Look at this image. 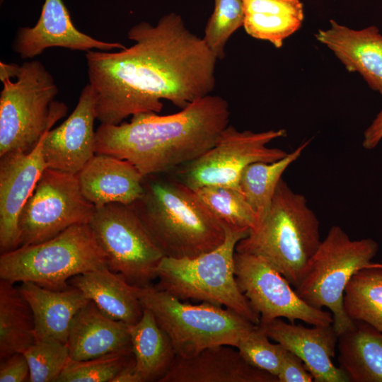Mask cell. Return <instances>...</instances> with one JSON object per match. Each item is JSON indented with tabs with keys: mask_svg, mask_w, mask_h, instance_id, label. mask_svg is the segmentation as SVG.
<instances>
[{
	"mask_svg": "<svg viewBox=\"0 0 382 382\" xmlns=\"http://www.w3.org/2000/svg\"><path fill=\"white\" fill-rule=\"evenodd\" d=\"M127 37L134 42L129 47L86 54L100 123L118 125L137 113H158L161 100L183 109L214 90L218 59L180 15L167 14L156 25L137 23Z\"/></svg>",
	"mask_w": 382,
	"mask_h": 382,
	"instance_id": "1",
	"label": "cell"
},
{
	"mask_svg": "<svg viewBox=\"0 0 382 382\" xmlns=\"http://www.w3.org/2000/svg\"><path fill=\"white\" fill-rule=\"evenodd\" d=\"M229 116L226 100L210 94L174 114L137 113L129 122L100 123L95 152L126 160L144 177L167 173L212 147Z\"/></svg>",
	"mask_w": 382,
	"mask_h": 382,
	"instance_id": "2",
	"label": "cell"
},
{
	"mask_svg": "<svg viewBox=\"0 0 382 382\" xmlns=\"http://www.w3.org/2000/svg\"><path fill=\"white\" fill-rule=\"evenodd\" d=\"M129 205L164 257H195L225 239L221 224L195 190L180 181L145 176L143 194Z\"/></svg>",
	"mask_w": 382,
	"mask_h": 382,
	"instance_id": "3",
	"label": "cell"
},
{
	"mask_svg": "<svg viewBox=\"0 0 382 382\" xmlns=\"http://www.w3.org/2000/svg\"><path fill=\"white\" fill-rule=\"evenodd\" d=\"M320 243V223L306 198L282 178L266 215L236 252L263 259L295 288Z\"/></svg>",
	"mask_w": 382,
	"mask_h": 382,
	"instance_id": "4",
	"label": "cell"
},
{
	"mask_svg": "<svg viewBox=\"0 0 382 382\" xmlns=\"http://www.w3.org/2000/svg\"><path fill=\"white\" fill-rule=\"evenodd\" d=\"M0 156L13 151L29 152L67 106L54 100L58 88L39 61L17 64L0 62Z\"/></svg>",
	"mask_w": 382,
	"mask_h": 382,
	"instance_id": "5",
	"label": "cell"
},
{
	"mask_svg": "<svg viewBox=\"0 0 382 382\" xmlns=\"http://www.w3.org/2000/svg\"><path fill=\"white\" fill-rule=\"evenodd\" d=\"M225 239L217 248L192 258L163 257L157 269L155 286L180 301L195 299L224 306L255 325L260 316L241 291L234 273L238 243L249 230L224 227Z\"/></svg>",
	"mask_w": 382,
	"mask_h": 382,
	"instance_id": "6",
	"label": "cell"
},
{
	"mask_svg": "<svg viewBox=\"0 0 382 382\" xmlns=\"http://www.w3.org/2000/svg\"><path fill=\"white\" fill-rule=\"evenodd\" d=\"M104 267L107 257L90 225L81 224L46 241L1 254L0 279L63 290L71 277Z\"/></svg>",
	"mask_w": 382,
	"mask_h": 382,
	"instance_id": "7",
	"label": "cell"
},
{
	"mask_svg": "<svg viewBox=\"0 0 382 382\" xmlns=\"http://www.w3.org/2000/svg\"><path fill=\"white\" fill-rule=\"evenodd\" d=\"M137 292L142 307L154 313L180 357H191L216 345L236 347L256 325L226 308L207 302L187 303L152 285L137 286Z\"/></svg>",
	"mask_w": 382,
	"mask_h": 382,
	"instance_id": "8",
	"label": "cell"
},
{
	"mask_svg": "<svg viewBox=\"0 0 382 382\" xmlns=\"http://www.w3.org/2000/svg\"><path fill=\"white\" fill-rule=\"evenodd\" d=\"M378 250L372 238L352 240L339 226H332L308 262L296 293L311 306L328 308L338 335L354 324L343 307L345 288L352 277L369 265Z\"/></svg>",
	"mask_w": 382,
	"mask_h": 382,
	"instance_id": "9",
	"label": "cell"
},
{
	"mask_svg": "<svg viewBox=\"0 0 382 382\" xmlns=\"http://www.w3.org/2000/svg\"><path fill=\"white\" fill-rule=\"evenodd\" d=\"M108 259V267L137 287L151 285L163 253L131 205L95 208L88 224Z\"/></svg>",
	"mask_w": 382,
	"mask_h": 382,
	"instance_id": "10",
	"label": "cell"
},
{
	"mask_svg": "<svg viewBox=\"0 0 382 382\" xmlns=\"http://www.w3.org/2000/svg\"><path fill=\"white\" fill-rule=\"evenodd\" d=\"M286 135L284 129L241 132L228 125L212 147L180 167V181L192 190L216 185L240 190V178L248 166L276 161L287 155L282 149L268 146L274 139Z\"/></svg>",
	"mask_w": 382,
	"mask_h": 382,
	"instance_id": "11",
	"label": "cell"
},
{
	"mask_svg": "<svg viewBox=\"0 0 382 382\" xmlns=\"http://www.w3.org/2000/svg\"><path fill=\"white\" fill-rule=\"evenodd\" d=\"M95 208L83 196L77 174L46 168L21 212L20 246L46 241L76 224H89Z\"/></svg>",
	"mask_w": 382,
	"mask_h": 382,
	"instance_id": "12",
	"label": "cell"
},
{
	"mask_svg": "<svg viewBox=\"0 0 382 382\" xmlns=\"http://www.w3.org/2000/svg\"><path fill=\"white\" fill-rule=\"evenodd\" d=\"M234 273L241 291L260 316L259 324L281 318L291 323L301 320L311 325L332 324L330 312L306 303L282 274L263 259L236 252Z\"/></svg>",
	"mask_w": 382,
	"mask_h": 382,
	"instance_id": "13",
	"label": "cell"
},
{
	"mask_svg": "<svg viewBox=\"0 0 382 382\" xmlns=\"http://www.w3.org/2000/svg\"><path fill=\"white\" fill-rule=\"evenodd\" d=\"M45 135L29 152L13 151L0 156L1 254L20 246L21 212L47 168L42 154Z\"/></svg>",
	"mask_w": 382,
	"mask_h": 382,
	"instance_id": "14",
	"label": "cell"
},
{
	"mask_svg": "<svg viewBox=\"0 0 382 382\" xmlns=\"http://www.w3.org/2000/svg\"><path fill=\"white\" fill-rule=\"evenodd\" d=\"M97 94L88 83L68 118L48 131L43 139L42 154L47 168L78 174L94 156Z\"/></svg>",
	"mask_w": 382,
	"mask_h": 382,
	"instance_id": "15",
	"label": "cell"
},
{
	"mask_svg": "<svg viewBox=\"0 0 382 382\" xmlns=\"http://www.w3.org/2000/svg\"><path fill=\"white\" fill-rule=\"evenodd\" d=\"M258 325L270 340L303 361L313 381L350 382L346 373L331 359L335 356L338 341V333L332 324L307 328L276 318Z\"/></svg>",
	"mask_w": 382,
	"mask_h": 382,
	"instance_id": "16",
	"label": "cell"
},
{
	"mask_svg": "<svg viewBox=\"0 0 382 382\" xmlns=\"http://www.w3.org/2000/svg\"><path fill=\"white\" fill-rule=\"evenodd\" d=\"M53 47L81 51H110L125 47L120 42L100 41L81 32L72 23L62 0H45L38 21L33 27L18 29L12 49L27 59Z\"/></svg>",
	"mask_w": 382,
	"mask_h": 382,
	"instance_id": "17",
	"label": "cell"
},
{
	"mask_svg": "<svg viewBox=\"0 0 382 382\" xmlns=\"http://www.w3.org/2000/svg\"><path fill=\"white\" fill-rule=\"evenodd\" d=\"M160 382H278L249 364L236 347L216 345L191 357H176Z\"/></svg>",
	"mask_w": 382,
	"mask_h": 382,
	"instance_id": "18",
	"label": "cell"
},
{
	"mask_svg": "<svg viewBox=\"0 0 382 382\" xmlns=\"http://www.w3.org/2000/svg\"><path fill=\"white\" fill-rule=\"evenodd\" d=\"M83 196L95 207L132 204L143 194L144 176L129 161L95 154L79 172Z\"/></svg>",
	"mask_w": 382,
	"mask_h": 382,
	"instance_id": "19",
	"label": "cell"
},
{
	"mask_svg": "<svg viewBox=\"0 0 382 382\" xmlns=\"http://www.w3.org/2000/svg\"><path fill=\"white\" fill-rule=\"evenodd\" d=\"M330 28L316 35L350 71H357L374 91H382V35L375 25L352 30L330 21Z\"/></svg>",
	"mask_w": 382,
	"mask_h": 382,
	"instance_id": "20",
	"label": "cell"
},
{
	"mask_svg": "<svg viewBox=\"0 0 382 382\" xmlns=\"http://www.w3.org/2000/svg\"><path fill=\"white\" fill-rule=\"evenodd\" d=\"M129 332L134 363L112 382H160L177 357L168 335L145 308L140 320L129 325Z\"/></svg>",
	"mask_w": 382,
	"mask_h": 382,
	"instance_id": "21",
	"label": "cell"
},
{
	"mask_svg": "<svg viewBox=\"0 0 382 382\" xmlns=\"http://www.w3.org/2000/svg\"><path fill=\"white\" fill-rule=\"evenodd\" d=\"M69 357L84 361L131 347L129 325L103 313L91 301L75 315L66 342Z\"/></svg>",
	"mask_w": 382,
	"mask_h": 382,
	"instance_id": "22",
	"label": "cell"
},
{
	"mask_svg": "<svg viewBox=\"0 0 382 382\" xmlns=\"http://www.w3.org/2000/svg\"><path fill=\"white\" fill-rule=\"evenodd\" d=\"M18 289L33 313L37 340L66 344L72 320L89 300L77 288L63 290L44 288L33 282H21Z\"/></svg>",
	"mask_w": 382,
	"mask_h": 382,
	"instance_id": "23",
	"label": "cell"
},
{
	"mask_svg": "<svg viewBox=\"0 0 382 382\" xmlns=\"http://www.w3.org/2000/svg\"><path fill=\"white\" fill-rule=\"evenodd\" d=\"M69 284L79 289L110 318L129 325L141 318L144 308L137 286L120 274L104 267L71 277Z\"/></svg>",
	"mask_w": 382,
	"mask_h": 382,
	"instance_id": "24",
	"label": "cell"
},
{
	"mask_svg": "<svg viewBox=\"0 0 382 382\" xmlns=\"http://www.w3.org/2000/svg\"><path fill=\"white\" fill-rule=\"evenodd\" d=\"M337 361L350 382H382V332L354 320L338 335Z\"/></svg>",
	"mask_w": 382,
	"mask_h": 382,
	"instance_id": "25",
	"label": "cell"
},
{
	"mask_svg": "<svg viewBox=\"0 0 382 382\" xmlns=\"http://www.w3.org/2000/svg\"><path fill=\"white\" fill-rule=\"evenodd\" d=\"M243 11L245 32L277 48L300 28L303 20L299 0H243Z\"/></svg>",
	"mask_w": 382,
	"mask_h": 382,
	"instance_id": "26",
	"label": "cell"
},
{
	"mask_svg": "<svg viewBox=\"0 0 382 382\" xmlns=\"http://www.w3.org/2000/svg\"><path fill=\"white\" fill-rule=\"evenodd\" d=\"M33 311L18 287L0 281V361L36 342Z\"/></svg>",
	"mask_w": 382,
	"mask_h": 382,
	"instance_id": "27",
	"label": "cell"
},
{
	"mask_svg": "<svg viewBox=\"0 0 382 382\" xmlns=\"http://www.w3.org/2000/svg\"><path fill=\"white\" fill-rule=\"evenodd\" d=\"M309 142H303L279 160L256 162L243 170L239 181L240 190L255 212L257 224L268 212L283 173L301 156Z\"/></svg>",
	"mask_w": 382,
	"mask_h": 382,
	"instance_id": "28",
	"label": "cell"
},
{
	"mask_svg": "<svg viewBox=\"0 0 382 382\" xmlns=\"http://www.w3.org/2000/svg\"><path fill=\"white\" fill-rule=\"evenodd\" d=\"M343 307L353 321L382 332V269L370 264L355 273L345 288Z\"/></svg>",
	"mask_w": 382,
	"mask_h": 382,
	"instance_id": "29",
	"label": "cell"
},
{
	"mask_svg": "<svg viewBox=\"0 0 382 382\" xmlns=\"http://www.w3.org/2000/svg\"><path fill=\"white\" fill-rule=\"evenodd\" d=\"M223 227L252 230L257 219L241 191L223 186H204L194 190Z\"/></svg>",
	"mask_w": 382,
	"mask_h": 382,
	"instance_id": "30",
	"label": "cell"
},
{
	"mask_svg": "<svg viewBox=\"0 0 382 382\" xmlns=\"http://www.w3.org/2000/svg\"><path fill=\"white\" fill-rule=\"evenodd\" d=\"M133 363L132 347L84 361L70 359L55 382H112Z\"/></svg>",
	"mask_w": 382,
	"mask_h": 382,
	"instance_id": "31",
	"label": "cell"
},
{
	"mask_svg": "<svg viewBox=\"0 0 382 382\" xmlns=\"http://www.w3.org/2000/svg\"><path fill=\"white\" fill-rule=\"evenodd\" d=\"M243 0H215L214 9L207 21L203 39L218 59L224 57L228 40L243 26Z\"/></svg>",
	"mask_w": 382,
	"mask_h": 382,
	"instance_id": "32",
	"label": "cell"
},
{
	"mask_svg": "<svg viewBox=\"0 0 382 382\" xmlns=\"http://www.w3.org/2000/svg\"><path fill=\"white\" fill-rule=\"evenodd\" d=\"M31 382H55L70 359L66 344L37 340L25 352Z\"/></svg>",
	"mask_w": 382,
	"mask_h": 382,
	"instance_id": "33",
	"label": "cell"
},
{
	"mask_svg": "<svg viewBox=\"0 0 382 382\" xmlns=\"http://www.w3.org/2000/svg\"><path fill=\"white\" fill-rule=\"evenodd\" d=\"M256 325L238 342L236 349L252 366L277 376L287 350L279 343H272Z\"/></svg>",
	"mask_w": 382,
	"mask_h": 382,
	"instance_id": "34",
	"label": "cell"
},
{
	"mask_svg": "<svg viewBox=\"0 0 382 382\" xmlns=\"http://www.w3.org/2000/svg\"><path fill=\"white\" fill-rule=\"evenodd\" d=\"M30 368L23 352L15 353L1 361V382L29 381Z\"/></svg>",
	"mask_w": 382,
	"mask_h": 382,
	"instance_id": "35",
	"label": "cell"
},
{
	"mask_svg": "<svg viewBox=\"0 0 382 382\" xmlns=\"http://www.w3.org/2000/svg\"><path fill=\"white\" fill-rule=\"evenodd\" d=\"M278 382H312L313 378L303 361L287 350L277 376Z\"/></svg>",
	"mask_w": 382,
	"mask_h": 382,
	"instance_id": "36",
	"label": "cell"
},
{
	"mask_svg": "<svg viewBox=\"0 0 382 382\" xmlns=\"http://www.w3.org/2000/svg\"><path fill=\"white\" fill-rule=\"evenodd\" d=\"M382 96V91L379 92ZM382 139V108L371 124L364 132L362 146L368 150L374 149Z\"/></svg>",
	"mask_w": 382,
	"mask_h": 382,
	"instance_id": "37",
	"label": "cell"
},
{
	"mask_svg": "<svg viewBox=\"0 0 382 382\" xmlns=\"http://www.w3.org/2000/svg\"><path fill=\"white\" fill-rule=\"evenodd\" d=\"M371 265L372 266L377 267H379V268L382 269V263H374V262H371Z\"/></svg>",
	"mask_w": 382,
	"mask_h": 382,
	"instance_id": "38",
	"label": "cell"
}]
</instances>
